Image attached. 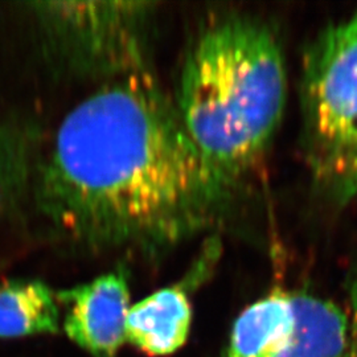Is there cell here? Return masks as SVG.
<instances>
[{
	"label": "cell",
	"instance_id": "4",
	"mask_svg": "<svg viewBox=\"0 0 357 357\" xmlns=\"http://www.w3.org/2000/svg\"><path fill=\"white\" fill-rule=\"evenodd\" d=\"M153 7L149 1L31 4L50 43L68 64L110 79L146 70Z\"/></svg>",
	"mask_w": 357,
	"mask_h": 357
},
{
	"label": "cell",
	"instance_id": "2",
	"mask_svg": "<svg viewBox=\"0 0 357 357\" xmlns=\"http://www.w3.org/2000/svg\"><path fill=\"white\" fill-rule=\"evenodd\" d=\"M287 75L271 28L241 13L213 17L185 56L174 98L205 162L237 185L281 122Z\"/></svg>",
	"mask_w": 357,
	"mask_h": 357
},
{
	"label": "cell",
	"instance_id": "7",
	"mask_svg": "<svg viewBox=\"0 0 357 357\" xmlns=\"http://www.w3.org/2000/svg\"><path fill=\"white\" fill-rule=\"evenodd\" d=\"M218 250L212 248L184 281L149 295L131 307L126 321V342L149 356H168L185 344L191 331L190 293L209 274Z\"/></svg>",
	"mask_w": 357,
	"mask_h": 357
},
{
	"label": "cell",
	"instance_id": "5",
	"mask_svg": "<svg viewBox=\"0 0 357 357\" xmlns=\"http://www.w3.org/2000/svg\"><path fill=\"white\" fill-rule=\"evenodd\" d=\"M347 344L340 308L277 287L237 318L225 357H343Z\"/></svg>",
	"mask_w": 357,
	"mask_h": 357
},
{
	"label": "cell",
	"instance_id": "8",
	"mask_svg": "<svg viewBox=\"0 0 357 357\" xmlns=\"http://www.w3.org/2000/svg\"><path fill=\"white\" fill-rule=\"evenodd\" d=\"M60 311L51 289L38 281H0V339L59 331Z\"/></svg>",
	"mask_w": 357,
	"mask_h": 357
},
{
	"label": "cell",
	"instance_id": "9",
	"mask_svg": "<svg viewBox=\"0 0 357 357\" xmlns=\"http://www.w3.org/2000/svg\"><path fill=\"white\" fill-rule=\"evenodd\" d=\"M29 178L26 143L13 128L0 123V216L22 197Z\"/></svg>",
	"mask_w": 357,
	"mask_h": 357
},
{
	"label": "cell",
	"instance_id": "1",
	"mask_svg": "<svg viewBox=\"0 0 357 357\" xmlns=\"http://www.w3.org/2000/svg\"><path fill=\"white\" fill-rule=\"evenodd\" d=\"M236 187L205 162L174 98L143 70L110 79L65 115L38 202L76 243L159 252L213 228Z\"/></svg>",
	"mask_w": 357,
	"mask_h": 357
},
{
	"label": "cell",
	"instance_id": "6",
	"mask_svg": "<svg viewBox=\"0 0 357 357\" xmlns=\"http://www.w3.org/2000/svg\"><path fill=\"white\" fill-rule=\"evenodd\" d=\"M66 306V335L94 357H115L126 342L130 311L128 275L122 270L57 294Z\"/></svg>",
	"mask_w": 357,
	"mask_h": 357
},
{
	"label": "cell",
	"instance_id": "10",
	"mask_svg": "<svg viewBox=\"0 0 357 357\" xmlns=\"http://www.w3.org/2000/svg\"><path fill=\"white\" fill-rule=\"evenodd\" d=\"M348 296H349V310L351 318L348 323L349 335H348V347L349 357H357V265L352 270L348 282Z\"/></svg>",
	"mask_w": 357,
	"mask_h": 357
},
{
	"label": "cell",
	"instance_id": "3",
	"mask_svg": "<svg viewBox=\"0 0 357 357\" xmlns=\"http://www.w3.org/2000/svg\"><path fill=\"white\" fill-rule=\"evenodd\" d=\"M301 98L311 178L328 202L343 206L357 196V11L308 45Z\"/></svg>",
	"mask_w": 357,
	"mask_h": 357
}]
</instances>
